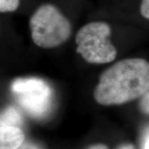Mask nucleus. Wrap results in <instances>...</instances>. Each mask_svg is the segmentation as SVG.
<instances>
[{
  "mask_svg": "<svg viewBox=\"0 0 149 149\" xmlns=\"http://www.w3.org/2000/svg\"><path fill=\"white\" fill-rule=\"evenodd\" d=\"M24 141V133L20 127L1 124L0 149H18Z\"/></svg>",
  "mask_w": 149,
  "mask_h": 149,
  "instance_id": "39448f33",
  "label": "nucleus"
},
{
  "mask_svg": "<svg viewBox=\"0 0 149 149\" xmlns=\"http://www.w3.org/2000/svg\"><path fill=\"white\" fill-rule=\"evenodd\" d=\"M19 5V0H0L1 13L14 12Z\"/></svg>",
  "mask_w": 149,
  "mask_h": 149,
  "instance_id": "0eeeda50",
  "label": "nucleus"
},
{
  "mask_svg": "<svg viewBox=\"0 0 149 149\" xmlns=\"http://www.w3.org/2000/svg\"><path fill=\"white\" fill-rule=\"evenodd\" d=\"M22 123V118L21 113L13 106L8 107L2 113L1 124L20 127Z\"/></svg>",
  "mask_w": 149,
  "mask_h": 149,
  "instance_id": "423d86ee",
  "label": "nucleus"
},
{
  "mask_svg": "<svg viewBox=\"0 0 149 149\" xmlns=\"http://www.w3.org/2000/svg\"><path fill=\"white\" fill-rule=\"evenodd\" d=\"M118 149H134L133 148V147L132 145H130V144H125V145H122V146H120L119 148Z\"/></svg>",
  "mask_w": 149,
  "mask_h": 149,
  "instance_id": "ddd939ff",
  "label": "nucleus"
},
{
  "mask_svg": "<svg viewBox=\"0 0 149 149\" xmlns=\"http://www.w3.org/2000/svg\"><path fill=\"white\" fill-rule=\"evenodd\" d=\"M148 91L149 62L142 58H128L102 73L94 98L102 105H119L143 97Z\"/></svg>",
  "mask_w": 149,
  "mask_h": 149,
  "instance_id": "f257e3e1",
  "label": "nucleus"
},
{
  "mask_svg": "<svg viewBox=\"0 0 149 149\" xmlns=\"http://www.w3.org/2000/svg\"><path fill=\"white\" fill-rule=\"evenodd\" d=\"M143 149H149V126L144 130L143 139Z\"/></svg>",
  "mask_w": 149,
  "mask_h": 149,
  "instance_id": "9d476101",
  "label": "nucleus"
},
{
  "mask_svg": "<svg viewBox=\"0 0 149 149\" xmlns=\"http://www.w3.org/2000/svg\"><path fill=\"white\" fill-rule=\"evenodd\" d=\"M111 28L104 22H92L83 26L75 37L76 52L91 64L112 62L117 50L109 40Z\"/></svg>",
  "mask_w": 149,
  "mask_h": 149,
  "instance_id": "7ed1b4c3",
  "label": "nucleus"
},
{
  "mask_svg": "<svg viewBox=\"0 0 149 149\" xmlns=\"http://www.w3.org/2000/svg\"><path fill=\"white\" fill-rule=\"evenodd\" d=\"M33 42L42 48H54L65 43L70 36L68 19L52 4H43L29 20Z\"/></svg>",
  "mask_w": 149,
  "mask_h": 149,
  "instance_id": "f03ea898",
  "label": "nucleus"
},
{
  "mask_svg": "<svg viewBox=\"0 0 149 149\" xmlns=\"http://www.w3.org/2000/svg\"><path fill=\"white\" fill-rule=\"evenodd\" d=\"M140 13L142 16L149 20V0H142L140 5Z\"/></svg>",
  "mask_w": 149,
  "mask_h": 149,
  "instance_id": "1a4fd4ad",
  "label": "nucleus"
},
{
  "mask_svg": "<svg viewBox=\"0 0 149 149\" xmlns=\"http://www.w3.org/2000/svg\"><path fill=\"white\" fill-rule=\"evenodd\" d=\"M19 149H40L37 145L32 143H26L21 146Z\"/></svg>",
  "mask_w": 149,
  "mask_h": 149,
  "instance_id": "9b49d317",
  "label": "nucleus"
},
{
  "mask_svg": "<svg viewBox=\"0 0 149 149\" xmlns=\"http://www.w3.org/2000/svg\"><path fill=\"white\" fill-rule=\"evenodd\" d=\"M88 149H109V148H107L105 145H103V144H97V145L91 146V148H89Z\"/></svg>",
  "mask_w": 149,
  "mask_h": 149,
  "instance_id": "f8f14e48",
  "label": "nucleus"
},
{
  "mask_svg": "<svg viewBox=\"0 0 149 149\" xmlns=\"http://www.w3.org/2000/svg\"><path fill=\"white\" fill-rule=\"evenodd\" d=\"M11 91L22 109L34 118L47 114L52 103V91L45 80L40 78H19L11 85Z\"/></svg>",
  "mask_w": 149,
  "mask_h": 149,
  "instance_id": "20e7f679",
  "label": "nucleus"
},
{
  "mask_svg": "<svg viewBox=\"0 0 149 149\" xmlns=\"http://www.w3.org/2000/svg\"><path fill=\"white\" fill-rule=\"evenodd\" d=\"M139 107L143 113L149 114V91L142 97Z\"/></svg>",
  "mask_w": 149,
  "mask_h": 149,
  "instance_id": "6e6552de",
  "label": "nucleus"
}]
</instances>
